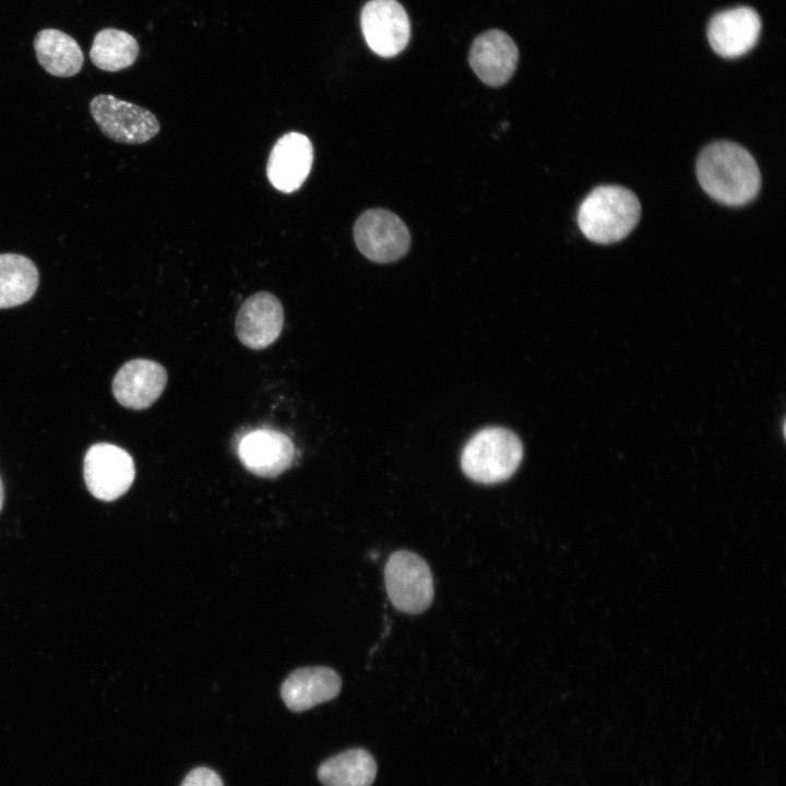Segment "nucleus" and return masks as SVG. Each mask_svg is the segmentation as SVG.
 Instances as JSON below:
<instances>
[{
	"label": "nucleus",
	"mask_w": 786,
	"mask_h": 786,
	"mask_svg": "<svg viewBox=\"0 0 786 786\" xmlns=\"http://www.w3.org/2000/svg\"><path fill=\"white\" fill-rule=\"evenodd\" d=\"M761 33V19L750 7H737L715 14L707 27L712 49L724 58H737L751 50Z\"/></svg>",
	"instance_id": "f8f14e48"
},
{
	"label": "nucleus",
	"mask_w": 786,
	"mask_h": 786,
	"mask_svg": "<svg viewBox=\"0 0 786 786\" xmlns=\"http://www.w3.org/2000/svg\"><path fill=\"white\" fill-rule=\"evenodd\" d=\"M139 56V44L127 32L105 28L93 40L90 57L100 70L116 72L134 63Z\"/></svg>",
	"instance_id": "6ab92c4d"
},
{
	"label": "nucleus",
	"mask_w": 786,
	"mask_h": 786,
	"mask_svg": "<svg viewBox=\"0 0 786 786\" xmlns=\"http://www.w3.org/2000/svg\"><path fill=\"white\" fill-rule=\"evenodd\" d=\"M523 457L520 439L510 430L485 428L465 444L461 455L464 474L472 480L492 485L510 478Z\"/></svg>",
	"instance_id": "7ed1b4c3"
},
{
	"label": "nucleus",
	"mask_w": 786,
	"mask_h": 786,
	"mask_svg": "<svg viewBox=\"0 0 786 786\" xmlns=\"http://www.w3.org/2000/svg\"><path fill=\"white\" fill-rule=\"evenodd\" d=\"M90 111L103 134L118 143L142 144L160 129L152 111L110 94L95 96Z\"/></svg>",
	"instance_id": "39448f33"
},
{
	"label": "nucleus",
	"mask_w": 786,
	"mask_h": 786,
	"mask_svg": "<svg viewBox=\"0 0 786 786\" xmlns=\"http://www.w3.org/2000/svg\"><path fill=\"white\" fill-rule=\"evenodd\" d=\"M519 50L502 31L491 29L479 35L469 50L468 61L476 75L487 85L500 86L513 75Z\"/></svg>",
	"instance_id": "4468645a"
},
{
	"label": "nucleus",
	"mask_w": 786,
	"mask_h": 786,
	"mask_svg": "<svg viewBox=\"0 0 786 786\" xmlns=\"http://www.w3.org/2000/svg\"><path fill=\"white\" fill-rule=\"evenodd\" d=\"M167 383L165 368L153 360L132 359L120 367L112 380L117 402L131 409L150 407Z\"/></svg>",
	"instance_id": "ddd939ff"
},
{
	"label": "nucleus",
	"mask_w": 786,
	"mask_h": 786,
	"mask_svg": "<svg viewBox=\"0 0 786 786\" xmlns=\"http://www.w3.org/2000/svg\"><path fill=\"white\" fill-rule=\"evenodd\" d=\"M284 309L276 296L259 291L241 305L235 321L239 341L251 349H263L279 336Z\"/></svg>",
	"instance_id": "9d476101"
},
{
	"label": "nucleus",
	"mask_w": 786,
	"mask_h": 786,
	"mask_svg": "<svg viewBox=\"0 0 786 786\" xmlns=\"http://www.w3.org/2000/svg\"><path fill=\"white\" fill-rule=\"evenodd\" d=\"M38 283V270L29 258L19 253H0V309L28 301Z\"/></svg>",
	"instance_id": "f3484780"
},
{
	"label": "nucleus",
	"mask_w": 786,
	"mask_h": 786,
	"mask_svg": "<svg viewBox=\"0 0 786 786\" xmlns=\"http://www.w3.org/2000/svg\"><path fill=\"white\" fill-rule=\"evenodd\" d=\"M341 688V677L332 668L305 667L284 680L281 695L290 711L302 712L336 698Z\"/></svg>",
	"instance_id": "2eb2a0df"
},
{
	"label": "nucleus",
	"mask_w": 786,
	"mask_h": 786,
	"mask_svg": "<svg viewBox=\"0 0 786 786\" xmlns=\"http://www.w3.org/2000/svg\"><path fill=\"white\" fill-rule=\"evenodd\" d=\"M696 176L712 199L730 206L752 201L760 190L761 177L754 158L733 142L706 146L698 158Z\"/></svg>",
	"instance_id": "f257e3e1"
},
{
	"label": "nucleus",
	"mask_w": 786,
	"mask_h": 786,
	"mask_svg": "<svg viewBox=\"0 0 786 786\" xmlns=\"http://www.w3.org/2000/svg\"><path fill=\"white\" fill-rule=\"evenodd\" d=\"M3 498H4V490H3V485H2L1 477H0V511H1V508L3 504Z\"/></svg>",
	"instance_id": "412c9836"
},
{
	"label": "nucleus",
	"mask_w": 786,
	"mask_h": 786,
	"mask_svg": "<svg viewBox=\"0 0 786 786\" xmlns=\"http://www.w3.org/2000/svg\"><path fill=\"white\" fill-rule=\"evenodd\" d=\"M34 48L38 62L51 75L73 76L83 66L84 57L79 44L59 29L45 28L38 32Z\"/></svg>",
	"instance_id": "dca6fc26"
},
{
	"label": "nucleus",
	"mask_w": 786,
	"mask_h": 786,
	"mask_svg": "<svg viewBox=\"0 0 786 786\" xmlns=\"http://www.w3.org/2000/svg\"><path fill=\"white\" fill-rule=\"evenodd\" d=\"M180 786H224L219 775L207 767L192 770Z\"/></svg>",
	"instance_id": "aec40b11"
},
{
	"label": "nucleus",
	"mask_w": 786,
	"mask_h": 786,
	"mask_svg": "<svg viewBox=\"0 0 786 786\" xmlns=\"http://www.w3.org/2000/svg\"><path fill=\"white\" fill-rule=\"evenodd\" d=\"M360 25L369 48L390 58L400 53L410 36L405 9L396 0H370L360 14Z\"/></svg>",
	"instance_id": "6e6552de"
},
{
	"label": "nucleus",
	"mask_w": 786,
	"mask_h": 786,
	"mask_svg": "<svg viewBox=\"0 0 786 786\" xmlns=\"http://www.w3.org/2000/svg\"><path fill=\"white\" fill-rule=\"evenodd\" d=\"M313 163V146L302 133L288 132L274 144L266 165L271 184L278 191L291 193L306 181Z\"/></svg>",
	"instance_id": "9b49d317"
},
{
	"label": "nucleus",
	"mask_w": 786,
	"mask_h": 786,
	"mask_svg": "<svg viewBox=\"0 0 786 786\" xmlns=\"http://www.w3.org/2000/svg\"><path fill=\"white\" fill-rule=\"evenodd\" d=\"M384 583L390 602L402 612L421 614L433 600L431 570L413 551L402 549L389 557L384 567Z\"/></svg>",
	"instance_id": "20e7f679"
},
{
	"label": "nucleus",
	"mask_w": 786,
	"mask_h": 786,
	"mask_svg": "<svg viewBox=\"0 0 786 786\" xmlns=\"http://www.w3.org/2000/svg\"><path fill=\"white\" fill-rule=\"evenodd\" d=\"M635 194L619 186H599L581 203L577 224L583 235L597 243L623 239L640 219Z\"/></svg>",
	"instance_id": "f03ea898"
},
{
	"label": "nucleus",
	"mask_w": 786,
	"mask_h": 786,
	"mask_svg": "<svg viewBox=\"0 0 786 786\" xmlns=\"http://www.w3.org/2000/svg\"><path fill=\"white\" fill-rule=\"evenodd\" d=\"M83 475L88 491L95 498L108 502L128 491L135 476V467L126 450L103 442L87 450Z\"/></svg>",
	"instance_id": "0eeeda50"
},
{
	"label": "nucleus",
	"mask_w": 786,
	"mask_h": 786,
	"mask_svg": "<svg viewBox=\"0 0 786 786\" xmlns=\"http://www.w3.org/2000/svg\"><path fill=\"white\" fill-rule=\"evenodd\" d=\"M354 239L366 258L379 263L398 260L410 245V235L404 222L382 209L367 210L357 218Z\"/></svg>",
	"instance_id": "423d86ee"
},
{
	"label": "nucleus",
	"mask_w": 786,
	"mask_h": 786,
	"mask_svg": "<svg viewBox=\"0 0 786 786\" xmlns=\"http://www.w3.org/2000/svg\"><path fill=\"white\" fill-rule=\"evenodd\" d=\"M238 457L251 474L274 478L295 461L296 450L290 438L277 430L259 428L245 434L238 443Z\"/></svg>",
	"instance_id": "1a4fd4ad"
},
{
	"label": "nucleus",
	"mask_w": 786,
	"mask_h": 786,
	"mask_svg": "<svg viewBox=\"0 0 786 786\" xmlns=\"http://www.w3.org/2000/svg\"><path fill=\"white\" fill-rule=\"evenodd\" d=\"M376 775L377 763L364 749L338 753L318 769V777L324 786H371Z\"/></svg>",
	"instance_id": "a211bd4d"
}]
</instances>
